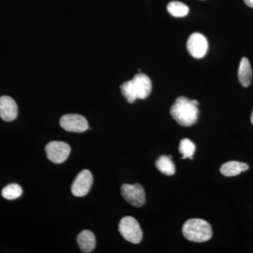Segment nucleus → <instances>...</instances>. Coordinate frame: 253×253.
Returning <instances> with one entry per match:
<instances>
[{"instance_id": "nucleus-7", "label": "nucleus", "mask_w": 253, "mask_h": 253, "mask_svg": "<svg viewBox=\"0 0 253 253\" xmlns=\"http://www.w3.org/2000/svg\"><path fill=\"white\" fill-rule=\"evenodd\" d=\"M186 46L189 54L193 57L201 59L207 54L208 42L204 35L195 33L190 36Z\"/></svg>"}, {"instance_id": "nucleus-1", "label": "nucleus", "mask_w": 253, "mask_h": 253, "mask_svg": "<svg viewBox=\"0 0 253 253\" xmlns=\"http://www.w3.org/2000/svg\"><path fill=\"white\" fill-rule=\"evenodd\" d=\"M199 101L196 100H189L184 96H180L176 99L171 107V116L181 126H193L199 118Z\"/></svg>"}, {"instance_id": "nucleus-15", "label": "nucleus", "mask_w": 253, "mask_h": 253, "mask_svg": "<svg viewBox=\"0 0 253 253\" xmlns=\"http://www.w3.org/2000/svg\"><path fill=\"white\" fill-rule=\"evenodd\" d=\"M168 12L174 17L181 18L187 16L189 9L184 3L178 1H172L168 4Z\"/></svg>"}, {"instance_id": "nucleus-17", "label": "nucleus", "mask_w": 253, "mask_h": 253, "mask_svg": "<svg viewBox=\"0 0 253 253\" xmlns=\"http://www.w3.org/2000/svg\"><path fill=\"white\" fill-rule=\"evenodd\" d=\"M23 190L17 184H9L1 191V195L6 200H15L22 195Z\"/></svg>"}, {"instance_id": "nucleus-3", "label": "nucleus", "mask_w": 253, "mask_h": 253, "mask_svg": "<svg viewBox=\"0 0 253 253\" xmlns=\"http://www.w3.org/2000/svg\"><path fill=\"white\" fill-rule=\"evenodd\" d=\"M118 229L123 237L131 244H139L142 240L141 226L137 220L131 216H126L121 219Z\"/></svg>"}, {"instance_id": "nucleus-10", "label": "nucleus", "mask_w": 253, "mask_h": 253, "mask_svg": "<svg viewBox=\"0 0 253 253\" xmlns=\"http://www.w3.org/2000/svg\"><path fill=\"white\" fill-rule=\"evenodd\" d=\"M18 116V106L16 101L8 96L0 97V118L6 122L14 121Z\"/></svg>"}, {"instance_id": "nucleus-13", "label": "nucleus", "mask_w": 253, "mask_h": 253, "mask_svg": "<svg viewBox=\"0 0 253 253\" xmlns=\"http://www.w3.org/2000/svg\"><path fill=\"white\" fill-rule=\"evenodd\" d=\"M249 169V166L246 163L238 162V161H229L221 166L220 172L223 175L234 176Z\"/></svg>"}, {"instance_id": "nucleus-2", "label": "nucleus", "mask_w": 253, "mask_h": 253, "mask_svg": "<svg viewBox=\"0 0 253 253\" xmlns=\"http://www.w3.org/2000/svg\"><path fill=\"white\" fill-rule=\"evenodd\" d=\"M183 235L186 239L196 243H203L212 238L211 226L201 219H191L184 223L182 228Z\"/></svg>"}, {"instance_id": "nucleus-18", "label": "nucleus", "mask_w": 253, "mask_h": 253, "mask_svg": "<svg viewBox=\"0 0 253 253\" xmlns=\"http://www.w3.org/2000/svg\"><path fill=\"white\" fill-rule=\"evenodd\" d=\"M121 92L129 104H132L137 99L131 81H126L121 86Z\"/></svg>"}, {"instance_id": "nucleus-11", "label": "nucleus", "mask_w": 253, "mask_h": 253, "mask_svg": "<svg viewBox=\"0 0 253 253\" xmlns=\"http://www.w3.org/2000/svg\"><path fill=\"white\" fill-rule=\"evenodd\" d=\"M77 242L82 252L84 253L92 252L96 246L94 234L89 230L81 231L78 234Z\"/></svg>"}, {"instance_id": "nucleus-16", "label": "nucleus", "mask_w": 253, "mask_h": 253, "mask_svg": "<svg viewBox=\"0 0 253 253\" xmlns=\"http://www.w3.org/2000/svg\"><path fill=\"white\" fill-rule=\"evenodd\" d=\"M179 153L182 155V159L186 158H190V159H194L195 151H196V145L193 141L189 139H183L179 143Z\"/></svg>"}, {"instance_id": "nucleus-12", "label": "nucleus", "mask_w": 253, "mask_h": 253, "mask_svg": "<svg viewBox=\"0 0 253 253\" xmlns=\"http://www.w3.org/2000/svg\"><path fill=\"white\" fill-rule=\"evenodd\" d=\"M238 77H239L240 83L244 87H248L251 85L253 78L252 68H251L249 60L247 58L244 57L241 59Z\"/></svg>"}, {"instance_id": "nucleus-5", "label": "nucleus", "mask_w": 253, "mask_h": 253, "mask_svg": "<svg viewBox=\"0 0 253 253\" xmlns=\"http://www.w3.org/2000/svg\"><path fill=\"white\" fill-rule=\"evenodd\" d=\"M121 192L126 202L134 207H141L146 203V194L141 184H123Z\"/></svg>"}, {"instance_id": "nucleus-14", "label": "nucleus", "mask_w": 253, "mask_h": 253, "mask_svg": "<svg viewBox=\"0 0 253 253\" xmlns=\"http://www.w3.org/2000/svg\"><path fill=\"white\" fill-rule=\"evenodd\" d=\"M156 168L160 172L168 176H172L175 173V166L171 158L166 156H161L156 163Z\"/></svg>"}, {"instance_id": "nucleus-6", "label": "nucleus", "mask_w": 253, "mask_h": 253, "mask_svg": "<svg viewBox=\"0 0 253 253\" xmlns=\"http://www.w3.org/2000/svg\"><path fill=\"white\" fill-rule=\"evenodd\" d=\"M60 126L71 132H84L89 129L86 118L79 114H66L60 119Z\"/></svg>"}, {"instance_id": "nucleus-9", "label": "nucleus", "mask_w": 253, "mask_h": 253, "mask_svg": "<svg viewBox=\"0 0 253 253\" xmlns=\"http://www.w3.org/2000/svg\"><path fill=\"white\" fill-rule=\"evenodd\" d=\"M131 81L137 99H146L152 90V83L150 78L144 73H138Z\"/></svg>"}, {"instance_id": "nucleus-20", "label": "nucleus", "mask_w": 253, "mask_h": 253, "mask_svg": "<svg viewBox=\"0 0 253 253\" xmlns=\"http://www.w3.org/2000/svg\"><path fill=\"white\" fill-rule=\"evenodd\" d=\"M251 123H252V124L253 125V111L252 115H251Z\"/></svg>"}, {"instance_id": "nucleus-19", "label": "nucleus", "mask_w": 253, "mask_h": 253, "mask_svg": "<svg viewBox=\"0 0 253 253\" xmlns=\"http://www.w3.org/2000/svg\"><path fill=\"white\" fill-rule=\"evenodd\" d=\"M244 1L246 5L250 7L253 8V0H244Z\"/></svg>"}, {"instance_id": "nucleus-8", "label": "nucleus", "mask_w": 253, "mask_h": 253, "mask_svg": "<svg viewBox=\"0 0 253 253\" xmlns=\"http://www.w3.org/2000/svg\"><path fill=\"white\" fill-rule=\"evenodd\" d=\"M93 183V176L90 171L84 169L78 174L71 186V192L76 197L86 196L90 191Z\"/></svg>"}, {"instance_id": "nucleus-4", "label": "nucleus", "mask_w": 253, "mask_h": 253, "mask_svg": "<svg viewBox=\"0 0 253 253\" xmlns=\"http://www.w3.org/2000/svg\"><path fill=\"white\" fill-rule=\"evenodd\" d=\"M69 145L63 141H51L46 144L45 151L48 159L56 164H61L68 159L71 154Z\"/></svg>"}]
</instances>
